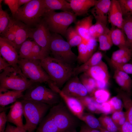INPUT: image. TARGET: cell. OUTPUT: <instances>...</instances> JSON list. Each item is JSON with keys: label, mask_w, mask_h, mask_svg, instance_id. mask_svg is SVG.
<instances>
[{"label": "cell", "mask_w": 132, "mask_h": 132, "mask_svg": "<svg viewBox=\"0 0 132 132\" xmlns=\"http://www.w3.org/2000/svg\"><path fill=\"white\" fill-rule=\"evenodd\" d=\"M34 29H31L29 37L41 48L42 52L45 57L49 56V46L51 37L47 26L43 20L36 25Z\"/></svg>", "instance_id": "cell-10"}, {"label": "cell", "mask_w": 132, "mask_h": 132, "mask_svg": "<svg viewBox=\"0 0 132 132\" xmlns=\"http://www.w3.org/2000/svg\"><path fill=\"white\" fill-rule=\"evenodd\" d=\"M80 120L92 128L99 129L101 127L98 119L90 113L84 112Z\"/></svg>", "instance_id": "cell-35"}, {"label": "cell", "mask_w": 132, "mask_h": 132, "mask_svg": "<svg viewBox=\"0 0 132 132\" xmlns=\"http://www.w3.org/2000/svg\"><path fill=\"white\" fill-rule=\"evenodd\" d=\"M3 1V0H0V4H1L2 2Z\"/></svg>", "instance_id": "cell-61"}, {"label": "cell", "mask_w": 132, "mask_h": 132, "mask_svg": "<svg viewBox=\"0 0 132 132\" xmlns=\"http://www.w3.org/2000/svg\"><path fill=\"white\" fill-rule=\"evenodd\" d=\"M34 41L26 40L21 45L19 49V59H30Z\"/></svg>", "instance_id": "cell-34"}, {"label": "cell", "mask_w": 132, "mask_h": 132, "mask_svg": "<svg viewBox=\"0 0 132 132\" xmlns=\"http://www.w3.org/2000/svg\"><path fill=\"white\" fill-rule=\"evenodd\" d=\"M123 20V14L118 0H111L108 14V21L112 27L121 29Z\"/></svg>", "instance_id": "cell-18"}, {"label": "cell", "mask_w": 132, "mask_h": 132, "mask_svg": "<svg viewBox=\"0 0 132 132\" xmlns=\"http://www.w3.org/2000/svg\"><path fill=\"white\" fill-rule=\"evenodd\" d=\"M111 2L110 0H97L91 10V12L96 22L102 23L107 25L108 14Z\"/></svg>", "instance_id": "cell-17"}, {"label": "cell", "mask_w": 132, "mask_h": 132, "mask_svg": "<svg viewBox=\"0 0 132 132\" xmlns=\"http://www.w3.org/2000/svg\"><path fill=\"white\" fill-rule=\"evenodd\" d=\"M7 121V120L5 112H1L0 113V132H4Z\"/></svg>", "instance_id": "cell-49"}, {"label": "cell", "mask_w": 132, "mask_h": 132, "mask_svg": "<svg viewBox=\"0 0 132 132\" xmlns=\"http://www.w3.org/2000/svg\"><path fill=\"white\" fill-rule=\"evenodd\" d=\"M64 132H81L80 131L79 132L77 131L76 129H74L66 131Z\"/></svg>", "instance_id": "cell-59"}, {"label": "cell", "mask_w": 132, "mask_h": 132, "mask_svg": "<svg viewBox=\"0 0 132 132\" xmlns=\"http://www.w3.org/2000/svg\"><path fill=\"white\" fill-rule=\"evenodd\" d=\"M119 132H132V125L127 120L119 129Z\"/></svg>", "instance_id": "cell-50"}, {"label": "cell", "mask_w": 132, "mask_h": 132, "mask_svg": "<svg viewBox=\"0 0 132 132\" xmlns=\"http://www.w3.org/2000/svg\"><path fill=\"white\" fill-rule=\"evenodd\" d=\"M43 17L50 31L65 36L67 30L75 22L77 16L71 11H47Z\"/></svg>", "instance_id": "cell-5"}, {"label": "cell", "mask_w": 132, "mask_h": 132, "mask_svg": "<svg viewBox=\"0 0 132 132\" xmlns=\"http://www.w3.org/2000/svg\"><path fill=\"white\" fill-rule=\"evenodd\" d=\"M77 99L82 102L85 108L90 112L96 113H101V103L96 102L91 97L87 95Z\"/></svg>", "instance_id": "cell-28"}, {"label": "cell", "mask_w": 132, "mask_h": 132, "mask_svg": "<svg viewBox=\"0 0 132 132\" xmlns=\"http://www.w3.org/2000/svg\"><path fill=\"white\" fill-rule=\"evenodd\" d=\"M131 56L132 52L126 55L116 62H114L117 64H120L128 63V62L131 60Z\"/></svg>", "instance_id": "cell-51"}, {"label": "cell", "mask_w": 132, "mask_h": 132, "mask_svg": "<svg viewBox=\"0 0 132 132\" xmlns=\"http://www.w3.org/2000/svg\"><path fill=\"white\" fill-rule=\"evenodd\" d=\"M44 2L47 11L59 10L72 12L70 4L67 0H44Z\"/></svg>", "instance_id": "cell-25"}, {"label": "cell", "mask_w": 132, "mask_h": 132, "mask_svg": "<svg viewBox=\"0 0 132 132\" xmlns=\"http://www.w3.org/2000/svg\"><path fill=\"white\" fill-rule=\"evenodd\" d=\"M39 125L35 132H61L49 113L44 117Z\"/></svg>", "instance_id": "cell-24"}, {"label": "cell", "mask_w": 132, "mask_h": 132, "mask_svg": "<svg viewBox=\"0 0 132 132\" xmlns=\"http://www.w3.org/2000/svg\"><path fill=\"white\" fill-rule=\"evenodd\" d=\"M81 75L79 79L91 96L96 89V80L84 73Z\"/></svg>", "instance_id": "cell-36"}, {"label": "cell", "mask_w": 132, "mask_h": 132, "mask_svg": "<svg viewBox=\"0 0 132 132\" xmlns=\"http://www.w3.org/2000/svg\"><path fill=\"white\" fill-rule=\"evenodd\" d=\"M34 83L27 79L20 69L10 66L0 74V92L7 90L24 91Z\"/></svg>", "instance_id": "cell-2"}, {"label": "cell", "mask_w": 132, "mask_h": 132, "mask_svg": "<svg viewBox=\"0 0 132 132\" xmlns=\"http://www.w3.org/2000/svg\"><path fill=\"white\" fill-rule=\"evenodd\" d=\"M101 126L110 132H119V129L110 117L105 114L98 119Z\"/></svg>", "instance_id": "cell-32"}, {"label": "cell", "mask_w": 132, "mask_h": 132, "mask_svg": "<svg viewBox=\"0 0 132 132\" xmlns=\"http://www.w3.org/2000/svg\"><path fill=\"white\" fill-rule=\"evenodd\" d=\"M31 0H18V5L19 8L22 5L26 4L31 1Z\"/></svg>", "instance_id": "cell-56"}, {"label": "cell", "mask_w": 132, "mask_h": 132, "mask_svg": "<svg viewBox=\"0 0 132 132\" xmlns=\"http://www.w3.org/2000/svg\"><path fill=\"white\" fill-rule=\"evenodd\" d=\"M103 55L101 52H95L87 61L78 66L74 68L73 76H77L84 73L90 68L97 65L102 60Z\"/></svg>", "instance_id": "cell-22"}, {"label": "cell", "mask_w": 132, "mask_h": 132, "mask_svg": "<svg viewBox=\"0 0 132 132\" xmlns=\"http://www.w3.org/2000/svg\"><path fill=\"white\" fill-rule=\"evenodd\" d=\"M131 63L132 64V56H131Z\"/></svg>", "instance_id": "cell-60"}, {"label": "cell", "mask_w": 132, "mask_h": 132, "mask_svg": "<svg viewBox=\"0 0 132 132\" xmlns=\"http://www.w3.org/2000/svg\"><path fill=\"white\" fill-rule=\"evenodd\" d=\"M108 101L101 103V113H103L105 115L113 112L111 106Z\"/></svg>", "instance_id": "cell-48"}, {"label": "cell", "mask_w": 132, "mask_h": 132, "mask_svg": "<svg viewBox=\"0 0 132 132\" xmlns=\"http://www.w3.org/2000/svg\"><path fill=\"white\" fill-rule=\"evenodd\" d=\"M84 73L96 80L97 88L106 89L110 77L107 66L102 60Z\"/></svg>", "instance_id": "cell-11"}, {"label": "cell", "mask_w": 132, "mask_h": 132, "mask_svg": "<svg viewBox=\"0 0 132 132\" xmlns=\"http://www.w3.org/2000/svg\"><path fill=\"white\" fill-rule=\"evenodd\" d=\"M23 91L7 90L0 92V105L3 107L15 102L17 100L22 98L24 95Z\"/></svg>", "instance_id": "cell-23"}, {"label": "cell", "mask_w": 132, "mask_h": 132, "mask_svg": "<svg viewBox=\"0 0 132 132\" xmlns=\"http://www.w3.org/2000/svg\"><path fill=\"white\" fill-rule=\"evenodd\" d=\"M21 101L26 120L24 128L27 132H34L51 106L32 100L22 99Z\"/></svg>", "instance_id": "cell-3"}, {"label": "cell", "mask_w": 132, "mask_h": 132, "mask_svg": "<svg viewBox=\"0 0 132 132\" xmlns=\"http://www.w3.org/2000/svg\"><path fill=\"white\" fill-rule=\"evenodd\" d=\"M16 127L8 123L4 132H15Z\"/></svg>", "instance_id": "cell-55"}, {"label": "cell", "mask_w": 132, "mask_h": 132, "mask_svg": "<svg viewBox=\"0 0 132 132\" xmlns=\"http://www.w3.org/2000/svg\"><path fill=\"white\" fill-rule=\"evenodd\" d=\"M53 90L59 94L68 109L80 120L85 109L80 101L77 98L66 95L56 86H55Z\"/></svg>", "instance_id": "cell-15"}, {"label": "cell", "mask_w": 132, "mask_h": 132, "mask_svg": "<svg viewBox=\"0 0 132 132\" xmlns=\"http://www.w3.org/2000/svg\"><path fill=\"white\" fill-rule=\"evenodd\" d=\"M65 36L71 47L77 46L83 41L75 27L72 26L69 27L67 30Z\"/></svg>", "instance_id": "cell-29"}, {"label": "cell", "mask_w": 132, "mask_h": 132, "mask_svg": "<svg viewBox=\"0 0 132 132\" xmlns=\"http://www.w3.org/2000/svg\"><path fill=\"white\" fill-rule=\"evenodd\" d=\"M11 25V24L8 29L4 33L1 35L0 37L8 40L12 43L15 46V35Z\"/></svg>", "instance_id": "cell-45"}, {"label": "cell", "mask_w": 132, "mask_h": 132, "mask_svg": "<svg viewBox=\"0 0 132 132\" xmlns=\"http://www.w3.org/2000/svg\"><path fill=\"white\" fill-rule=\"evenodd\" d=\"M110 96V92L106 89H96L90 96L97 102L101 103L108 101Z\"/></svg>", "instance_id": "cell-37"}, {"label": "cell", "mask_w": 132, "mask_h": 132, "mask_svg": "<svg viewBox=\"0 0 132 132\" xmlns=\"http://www.w3.org/2000/svg\"><path fill=\"white\" fill-rule=\"evenodd\" d=\"M80 131L81 132H101L100 130L90 128L85 124L81 125Z\"/></svg>", "instance_id": "cell-52"}, {"label": "cell", "mask_w": 132, "mask_h": 132, "mask_svg": "<svg viewBox=\"0 0 132 132\" xmlns=\"http://www.w3.org/2000/svg\"><path fill=\"white\" fill-rule=\"evenodd\" d=\"M15 132H27L24 128L19 127H16Z\"/></svg>", "instance_id": "cell-57"}, {"label": "cell", "mask_w": 132, "mask_h": 132, "mask_svg": "<svg viewBox=\"0 0 132 132\" xmlns=\"http://www.w3.org/2000/svg\"><path fill=\"white\" fill-rule=\"evenodd\" d=\"M132 49L128 47L121 48L113 52L111 55L110 61L115 62L123 56L132 52Z\"/></svg>", "instance_id": "cell-40"}, {"label": "cell", "mask_w": 132, "mask_h": 132, "mask_svg": "<svg viewBox=\"0 0 132 132\" xmlns=\"http://www.w3.org/2000/svg\"><path fill=\"white\" fill-rule=\"evenodd\" d=\"M42 66L52 82L60 89L73 76V66L48 56L41 60Z\"/></svg>", "instance_id": "cell-1"}, {"label": "cell", "mask_w": 132, "mask_h": 132, "mask_svg": "<svg viewBox=\"0 0 132 132\" xmlns=\"http://www.w3.org/2000/svg\"><path fill=\"white\" fill-rule=\"evenodd\" d=\"M118 94L125 110L127 120L132 125V99L131 96L121 90L118 91Z\"/></svg>", "instance_id": "cell-27"}, {"label": "cell", "mask_w": 132, "mask_h": 132, "mask_svg": "<svg viewBox=\"0 0 132 132\" xmlns=\"http://www.w3.org/2000/svg\"><path fill=\"white\" fill-rule=\"evenodd\" d=\"M74 76L65 83L61 91L67 96L77 98L87 96L88 91L79 78L77 76Z\"/></svg>", "instance_id": "cell-13"}, {"label": "cell", "mask_w": 132, "mask_h": 132, "mask_svg": "<svg viewBox=\"0 0 132 132\" xmlns=\"http://www.w3.org/2000/svg\"><path fill=\"white\" fill-rule=\"evenodd\" d=\"M121 29L126 38L127 46L132 49V16L123 17Z\"/></svg>", "instance_id": "cell-30"}, {"label": "cell", "mask_w": 132, "mask_h": 132, "mask_svg": "<svg viewBox=\"0 0 132 132\" xmlns=\"http://www.w3.org/2000/svg\"><path fill=\"white\" fill-rule=\"evenodd\" d=\"M123 17L132 16V0H118Z\"/></svg>", "instance_id": "cell-39"}, {"label": "cell", "mask_w": 132, "mask_h": 132, "mask_svg": "<svg viewBox=\"0 0 132 132\" xmlns=\"http://www.w3.org/2000/svg\"><path fill=\"white\" fill-rule=\"evenodd\" d=\"M125 115V112L123 111L122 110L117 111L112 113L111 118L113 121L117 125L119 120Z\"/></svg>", "instance_id": "cell-47"}, {"label": "cell", "mask_w": 132, "mask_h": 132, "mask_svg": "<svg viewBox=\"0 0 132 132\" xmlns=\"http://www.w3.org/2000/svg\"><path fill=\"white\" fill-rule=\"evenodd\" d=\"M46 11L44 0H31L19 8L13 17L29 27L38 24Z\"/></svg>", "instance_id": "cell-4"}, {"label": "cell", "mask_w": 132, "mask_h": 132, "mask_svg": "<svg viewBox=\"0 0 132 132\" xmlns=\"http://www.w3.org/2000/svg\"><path fill=\"white\" fill-rule=\"evenodd\" d=\"M71 47L62 35L53 33L49 46V54L52 57L72 66L77 60V56L72 51Z\"/></svg>", "instance_id": "cell-7"}, {"label": "cell", "mask_w": 132, "mask_h": 132, "mask_svg": "<svg viewBox=\"0 0 132 132\" xmlns=\"http://www.w3.org/2000/svg\"><path fill=\"white\" fill-rule=\"evenodd\" d=\"M110 30L111 37L113 44L119 49L128 47L126 36L121 29L112 27Z\"/></svg>", "instance_id": "cell-26"}, {"label": "cell", "mask_w": 132, "mask_h": 132, "mask_svg": "<svg viewBox=\"0 0 132 132\" xmlns=\"http://www.w3.org/2000/svg\"><path fill=\"white\" fill-rule=\"evenodd\" d=\"M110 63L115 70L124 72L128 74H132V64L127 63L118 64L110 61Z\"/></svg>", "instance_id": "cell-42"}, {"label": "cell", "mask_w": 132, "mask_h": 132, "mask_svg": "<svg viewBox=\"0 0 132 132\" xmlns=\"http://www.w3.org/2000/svg\"><path fill=\"white\" fill-rule=\"evenodd\" d=\"M111 30L108 28L103 34L99 36L97 39L99 43V49L101 51L109 50L113 44L110 35Z\"/></svg>", "instance_id": "cell-31"}, {"label": "cell", "mask_w": 132, "mask_h": 132, "mask_svg": "<svg viewBox=\"0 0 132 132\" xmlns=\"http://www.w3.org/2000/svg\"><path fill=\"white\" fill-rule=\"evenodd\" d=\"M113 77L121 90L131 96L132 93V81L124 79L114 72Z\"/></svg>", "instance_id": "cell-38"}, {"label": "cell", "mask_w": 132, "mask_h": 132, "mask_svg": "<svg viewBox=\"0 0 132 132\" xmlns=\"http://www.w3.org/2000/svg\"><path fill=\"white\" fill-rule=\"evenodd\" d=\"M49 113L61 132L76 129L80 123V120L61 101L51 108Z\"/></svg>", "instance_id": "cell-6"}, {"label": "cell", "mask_w": 132, "mask_h": 132, "mask_svg": "<svg viewBox=\"0 0 132 132\" xmlns=\"http://www.w3.org/2000/svg\"><path fill=\"white\" fill-rule=\"evenodd\" d=\"M11 25L15 33V39L14 45L17 50L29 37L31 28L23 22L14 19H12Z\"/></svg>", "instance_id": "cell-16"}, {"label": "cell", "mask_w": 132, "mask_h": 132, "mask_svg": "<svg viewBox=\"0 0 132 132\" xmlns=\"http://www.w3.org/2000/svg\"><path fill=\"white\" fill-rule=\"evenodd\" d=\"M99 130H100L101 132H110L106 130L101 126L99 128Z\"/></svg>", "instance_id": "cell-58"}, {"label": "cell", "mask_w": 132, "mask_h": 132, "mask_svg": "<svg viewBox=\"0 0 132 132\" xmlns=\"http://www.w3.org/2000/svg\"><path fill=\"white\" fill-rule=\"evenodd\" d=\"M72 12L77 16L87 13L96 4V0H68Z\"/></svg>", "instance_id": "cell-20"}, {"label": "cell", "mask_w": 132, "mask_h": 132, "mask_svg": "<svg viewBox=\"0 0 132 132\" xmlns=\"http://www.w3.org/2000/svg\"><path fill=\"white\" fill-rule=\"evenodd\" d=\"M12 19L7 11L3 10L0 4V35L4 33L9 28Z\"/></svg>", "instance_id": "cell-33"}, {"label": "cell", "mask_w": 132, "mask_h": 132, "mask_svg": "<svg viewBox=\"0 0 132 132\" xmlns=\"http://www.w3.org/2000/svg\"><path fill=\"white\" fill-rule=\"evenodd\" d=\"M11 66L1 56H0V71H2L7 67Z\"/></svg>", "instance_id": "cell-53"}, {"label": "cell", "mask_w": 132, "mask_h": 132, "mask_svg": "<svg viewBox=\"0 0 132 132\" xmlns=\"http://www.w3.org/2000/svg\"><path fill=\"white\" fill-rule=\"evenodd\" d=\"M89 33L91 38L97 40L98 36L94 24H93L90 27L89 31Z\"/></svg>", "instance_id": "cell-54"}, {"label": "cell", "mask_w": 132, "mask_h": 132, "mask_svg": "<svg viewBox=\"0 0 132 132\" xmlns=\"http://www.w3.org/2000/svg\"><path fill=\"white\" fill-rule=\"evenodd\" d=\"M3 1L4 4L9 7L13 17L19 8L18 0H4Z\"/></svg>", "instance_id": "cell-44"}, {"label": "cell", "mask_w": 132, "mask_h": 132, "mask_svg": "<svg viewBox=\"0 0 132 132\" xmlns=\"http://www.w3.org/2000/svg\"><path fill=\"white\" fill-rule=\"evenodd\" d=\"M23 107L21 101H17L10 107L9 112L7 115V121L19 127L23 128Z\"/></svg>", "instance_id": "cell-19"}, {"label": "cell", "mask_w": 132, "mask_h": 132, "mask_svg": "<svg viewBox=\"0 0 132 132\" xmlns=\"http://www.w3.org/2000/svg\"><path fill=\"white\" fill-rule=\"evenodd\" d=\"M18 65L23 74L34 83L52 82L42 67L41 60L31 59H19Z\"/></svg>", "instance_id": "cell-8"}, {"label": "cell", "mask_w": 132, "mask_h": 132, "mask_svg": "<svg viewBox=\"0 0 132 132\" xmlns=\"http://www.w3.org/2000/svg\"><path fill=\"white\" fill-rule=\"evenodd\" d=\"M112 108V113L116 111L122 110L123 107L122 100L119 97L114 96L108 100Z\"/></svg>", "instance_id": "cell-41"}, {"label": "cell", "mask_w": 132, "mask_h": 132, "mask_svg": "<svg viewBox=\"0 0 132 132\" xmlns=\"http://www.w3.org/2000/svg\"><path fill=\"white\" fill-rule=\"evenodd\" d=\"M97 42L96 39L91 38L87 41L83 40L77 46L78 54L77 60L79 64L85 62L95 53Z\"/></svg>", "instance_id": "cell-14"}, {"label": "cell", "mask_w": 132, "mask_h": 132, "mask_svg": "<svg viewBox=\"0 0 132 132\" xmlns=\"http://www.w3.org/2000/svg\"><path fill=\"white\" fill-rule=\"evenodd\" d=\"M26 90L22 99L36 101L50 106L61 101V97L57 93L44 86L34 84Z\"/></svg>", "instance_id": "cell-9"}, {"label": "cell", "mask_w": 132, "mask_h": 132, "mask_svg": "<svg viewBox=\"0 0 132 132\" xmlns=\"http://www.w3.org/2000/svg\"><path fill=\"white\" fill-rule=\"evenodd\" d=\"M93 17L90 15L79 20L75 23V28L84 41H87L90 37L89 31L90 27L93 24Z\"/></svg>", "instance_id": "cell-21"}, {"label": "cell", "mask_w": 132, "mask_h": 132, "mask_svg": "<svg viewBox=\"0 0 132 132\" xmlns=\"http://www.w3.org/2000/svg\"><path fill=\"white\" fill-rule=\"evenodd\" d=\"M94 24L98 37L104 33L108 28L107 25L100 22H96Z\"/></svg>", "instance_id": "cell-46"}, {"label": "cell", "mask_w": 132, "mask_h": 132, "mask_svg": "<svg viewBox=\"0 0 132 132\" xmlns=\"http://www.w3.org/2000/svg\"><path fill=\"white\" fill-rule=\"evenodd\" d=\"M45 57L42 52L41 47L34 42L32 50L30 59L41 60Z\"/></svg>", "instance_id": "cell-43"}, {"label": "cell", "mask_w": 132, "mask_h": 132, "mask_svg": "<svg viewBox=\"0 0 132 132\" xmlns=\"http://www.w3.org/2000/svg\"><path fill=\"white\" fill-rule=\"evenodd\" d=\"M0 53L11 66L20 69L18 65L19 56L17 50L12 43L6 39L0 37Z\"/></svg>", "instance_id": "cell-12"}]
</instances>
